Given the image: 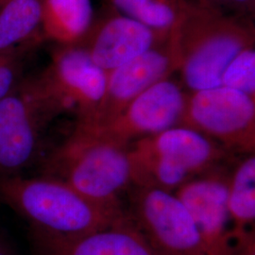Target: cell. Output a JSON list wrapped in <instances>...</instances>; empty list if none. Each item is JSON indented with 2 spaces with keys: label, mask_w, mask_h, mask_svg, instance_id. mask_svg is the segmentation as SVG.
<instances>
[{
  "label": "cell",
  "mask_w": 255,
  "mask_h": 255,
  "mask_svg": "<svg viewBox=\"0 0 255 255\" xmlns=\"http://www.w3.org/2000/svg\"><path fill=\"white\" fill-rule=\"evenodd\" d=\"M108 8L160 32H170L187 0H106Z\"/></svg>",
  "instance_id": "17"
},
{
  "label": "cell",
  "mask_w": 255,
  "mask_h": 255,
  "mask_svg": "<svg viewBox=\"0 0 255 255\" xmlns=\"http://www.w3.org/2000/svg\"><path fill=\"white\" fill-rule=\"evenodd\" d=\"M0 201L27 221L30 233L61 238L85 236L127 217L88 200L71 186L48 176L0 178Z\"/></svg>",
  "instance_id": "2"
},
{
  "label": "cell",
  "mask_w": 255,
  "mask_h": 255,
  "mask_svg": "<svg viewBox=\"0 0 255 255\" xmlns=\"http://www.w3.org/2000/svg\"><path fill=\"white\" fill-rule=\"evenodd\" d=\"M179 70V58L172 38L108 72L106 89L91 118L76 121L83 126H100L115 119L137 97L155 84L170 79Z\"/></svg>",
  "instance_id": "9"
},
{
  "label": "cell",
  "mask_w": 255,
  "mask_h": 255,
  "mask_svg": "<svg viewBox=\"0 0 255 255\" xmlns=\"http://www.w3.org/2000/svg\"><path fill=\"white\" fill-rule=\"evenodd\" d=\"M46 94L76 121L90 119L104 96L108 73L95 64L82 46H57L48 65L36 75Z\"/></svg>",
  "instance_id": "7"
},
{
  "label": "cell",
  "mask_w": 255,
  "mask_h": 255,
  "mask_svg": "<svg viewBox=\"0 0 255 255\" xmlns=\"http://www.w3.org/2000/svg\"><path fill=\"white\" fill-rule=\"evenodd\" d=\"M180 126L197 130L230 152L253 154L255 99L222 85L186 92Z\"/></svg>",
  "instance_id": "5"
},
{
  "label": "cell",
  "mask_w": 255,
  "mask_h": 255,
  "mask_svg": "<svg viewBox=\"0 0 255 255\" xmlns=\"http://www.w3.org/2000/svg\"><path fill=\"white\" fill-rule=\"evenodd\" d=\"M0 255H16L9 244L0 237Z\"/></svg>",
  "instance_id": "22"
},
{
  "label": "cell",
  "mask_w": 255,
  "mask_h": 255,
  "mask_svg": "<svg viewBox=\"0 0 255 255\" xmlns=\"http://www.w3.org/2000/svg\"><path fill=\"white\" fill-rule=\"evenodd\" d=\"M62 114L36 76L0 101V178L23 175L36 162L46 127Z\"/></svg>",
  "instance_id": "4"
},
{
  "label": "cell",
  "mask_w": 255,
  "mask_h": 255,
  "mask_svg": "<svg viewBox=\"0 0 255 255\" xmlns=\"http://www.w3.org/2000/svg\"><path fill=\"white\" fill-rule=\"evenodd\" d=\"M182 82L188 92L221 85L230 62L255 46L253 19L187 0V6L172 29Z\"/></svg>",
  "instance_id": "1"
},
{
  "label": "cell",
  "mask_w": 255,
  "mask_h": 255,
  "mask_svg": "<svg viewBox=\"0 0 255 255\" xmlns=\"http://www.w3.org/2000/svg\"><path fill=\"white\" fill-rule=\"evenodd\" d=\"M31 234L35 255H160L127 217L108 228L72 238Z\"/></svg>",
  "instance_id": "13"
},
{
  "label": "cell",
  "mask_w": 255,
  "mask_h": 255,
  "mask_svg": "<svg viewBox=\"0 0 255 255\" xmlns=\"http://www.w3.org/2000/svg\"><path fill=\"white\" fill-rule=\"evenodd\" d=\"M222 167L192 178L175 191L194 220L208 255H231L233 251L228 209L230 173Z\"/></svg>",
  "instance_id": "10"
},
{
  "label": "cell",
  "mask_w": 255,
  "mask_h": 255,
  "mask_svg": "<svg viewBox=\"0 0 255 255\" xmlns=\"http://www.w3.org/2000/svg\"><path fill=\"white\" fill-rule=\"evenodd\" d=\"M45 176L65 182L101 206L122 209L119 196L131 185L128 146L74 127L46 160Z\"/></svg>",
  "instance_id": "3"
},
{
  "label": "cell",
  "mask_w": 255,
  "mask_h": 255,
  "mask_svg": "<svg viewBox=\"0 0 255 255\" xmlns=\"http://www.w3.org/2000/svg\"><path fill=\"white\" fill-rule=\"evenodd\" d=\"M222 11L253 19L255 16V0H189Z\"/></svg>",
  "instance_id": "20"
},
{
  "label": "cell",
  "mask_w": 255,
  "mask_h": 255,
  "mask_svg": "<svg viewBox=\"0 0 255 255\" xmlns=\"http://www.w3.org/2000/svg\"><path fill=\"white\" fill-rule=\"evenodd\" d=\"M130 145L153 155L188 179L218 168L230 151L195 129L183 126L167 128Z\"/></svg>",
  "instance_id": "12"
},
{
  "label": "cell",
  "mask_w": 255,
  "mask_h": 255,
  "mask_svg": "<svg viewBox=\"0 0 255 255\" xmlns=\"http://www.w3.org/2000/svg\"><path fill=\"white\" fill-rule=\"evenodd\" d=\"M39 36V0H10L0 8V53L22 51V46Z\"/></svg>",
  "instance_id": "15"
},
{
  "label": "cell",
  "mask_w": 255,
  "mask_h": 255,
  "mask_svg": "<svg viewBox=\"0 0 255 255\" xmlns=\"http://www.w3.org/2000/svg\"><path fill=\"white\" fill-rule=\"evenodd\" d=\"M233 251L231 255H255V229L233 231Z\"/></svg>",
  "instance_id": "21"
},
{
  "label": "cell",
  "mask_w": 255,
  "mask_h": 255,
  "mask_svg": "<svg viewBox=\"0 0 255 255\" xmlns=\"http://www.w3.org/2000/svg\"><path fill=\"white\" fill-rule=\"evenodd\" d=\"M221 85L255 99V49L249 47L237 54L221 77Z\"/></svg>",
  "instance_id": "18"
},
{
  "label": "cell",
  "mask_w": 255,
  "mask_h": 255,
  "mask_svg": "<svg viewBox=\"0 0 255 255\" xmlns=\"http://www.w3.org/2000/svg\"><path fill=\"white\" fill-rule=\"evenodd\" d=\"M9 1H10V0H0V8H1L3 5H5L6 3H8Z\"/></svg>",
  "instance_id": "23"
},
{
  "label": "cell",
  "mask_w": 255,
  "mask_h": 255,
  "mask_svg": "<svg viewBox=\"0 0 255 255\" xmlns=\"http://www.w3.org/2000/svg\"><path fill=\"white\" fill-rule=\"evenodd\" d=\"M170 32L150 27L108 8L95 20L82 46L92 61L107 73L165 42Z\"/></svg>",
  "instance_id": "11"
},
{
  "label": "cell",
  "mask_w": 255,
  "mask_h": 255,
  "mask_svg": "<svg viewBox=\"0 0 255 255\" xmlns=\"http://www.w3.org/2000/svg\"><path fill=\"white\" fill-rule=\"evenodd\" d=\"M186 92L170 79L147 89L131 101L115 119L100 126L75 127L105 141L128 146L145 137L180 126Z\"/></svg>",
  "instance_id": "8"
},
{
  "label": "cell",
  "mask_w": 255,
  "mask_h": 255,
  "mask_svg": "<svg viewBox=\"0 0 255 255\" xmlns=\"http://www.w3.org/2000/svg\"><path fill=\"white\" fill-rule=\"evenodd\" d=\"M42 36L58 46L80 45L95 20L92 0H39Z\"/></svg>",
  "instance_id": "14"
},
{
  "label": "cell",
  "mask_w": 255,
  "mask_h": 255,
  "mask_svg": "<svg viewBox=\"0 0 255 255\" xmlns=\"http://www.w3.org/2000/svg\"><path fill=\"white\" fill-rule=\"evenodd\" d=\"M128 216L160 255H208L190 214L173 193L134 186Z\"/></svg>",
  "instance_id": "6"
},
{
  "label": "cell",
  "mask_w": 255,
  "mask_h": 255,
  "mask_svg": "<svg viewBox=\"0 0 255 255\" xmlns=\"http://www.w3.org/2000/svg\"><path fill=\"white\" fill-rule=\"evenodd\" d=\"M228 209L233 231H244L255 225V153L247 155L230 173Z\"/></svg>",
  "instance_id": "16"
},
{
  "label": "cell",
  "mask_w": 255,
  "mask_h": 255,
  "mask_svg": "<svg viewBox=\"0 0 255 255\" xmlns=\"http://www.w3.org/2000/svg\"><path fill=\"white\" fill-rule=\"evenodd\" d=\"M21 52L0 53V101L14 91L25 78Z\"/></svg>",
  "instance_id": "19"
}]
</instances>
